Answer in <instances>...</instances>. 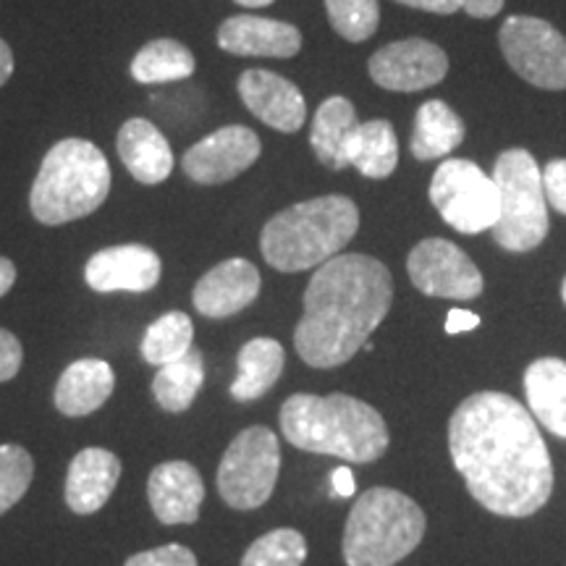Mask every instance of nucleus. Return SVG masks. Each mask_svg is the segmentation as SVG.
I'll use <instances>...</instances> for the list:
<instances>
[{
    "label": "nucleus",
    "mask_w": 566,
    "mask_h": 566,
    "mask_svg": "<svg viewBox=\"0 0 566 566\" xmlns=\"http://www.w3.org/2000/svg\"><path fill=\"white\" fill-rule=\"evenodd\" d=\"M420 504L394 488H370L352 506L344 530L346 566H394L420 546Z\"/></svg>",
    "instance_id": "423d86ee"
},
{
    "label": "nucleus",
    "mask_w": 566,
    "mask_h": 566,
    "mask_svg": "<svg viewBox=\"0 0 566 566\" xmlns=\"http://www.w3.org/2000/svg\"><path fill=\"white\" fill-rule=\"evenodd\" d=\"M467 137V126L462 116L446 101H424L417 108L412 139L409 150L415 160H446L462 145Z\"/></svg>",
    "instance_id": "5701e85b"
},
{
    "label": "nucleus",
    "mask_w": 566,
    "mask_h": 566,
    "mask_svg": "<svg viewBox=\"0 0 566 566\" xmlns=\"http://www.w3.org/2000/svg\"><path fill=\"white\" fill-rule=\"evenodd\" d=\"M357 231V202L344 195H323L275 212L260 233V252L279 273L313 271L334 260Z\"/></svg>",
    "instance_id": "20e7f679"
},
{
    "label": "nucleus",
    "mask_w": 566,
    "mask_h": 566,
    "mask_svg": "<svg viewBox=\"0 0 566 566\" xmlns=\"http://www.w3.org/2000/svg\"><path fill=\"white\" fill-rule=\"evenodd\" d=\"M122 478V462L108 449H82L66 472V504L74 514H95L108 504Z\"/></svg>",
    "instance_id": "6ab92c4d"
},
{
    "label": "nucleus",
    "mask_w": 566,
    "mask_h": 566,
    "mask_svg": "<svg viewBox=\"0 0 566 566\" xmlns=\"http://www.w3.org/2000/svg\"><path fill=\"white\" fill-rule=\"evenodd\" d=\"M160 275V254L145 244L105 247L84 265V281L97 294H145L158 286Z\"/></svg>",
    "instance_id": "4468645a"
},
{
    "label": "nucleus",
    "mask_w": 566,
    "mask_h": 566,
    "mask_svg": "<svg viewBox=\"0 0 566 566\" xmlns=\"http://www.w3.org/2000/svg\"><path fill=\"white\" fill-rule=\"evenodd\" d=\"M499 51L522 82L537 90H566V38L541 17L512 13L499 30Z\"/></svg>",
    "instance_id": "9d476101"
},
{
    "label": "nucleus",
    "mask_w": 566,
    "mask_h": 566,
    "mask_svg": "<svg viewBox=\"0 0 566 566\" xmlns=\"http://www.w3.org/2000/svg\"><path fill=\"white\" fill-rule=\"evenodd\" d=\"M506 0H462V11L472 19H493L504 11Z\"/></svg>",
    "instance_id": "4c0bfd02"
},
{
    "label": "nucleus",
    "mask_w": 566,
    "mask_h": 566,
    "mask_svg": "<svg viewBox=\"0 0 566 566\" xmlns=\"http://www.w3.org/2000/svg\"><path fill=\"white\" fill-rule=\"evenodd\" d=\"M147 499L160 525H195L205 501L200 470L181 459L158 464L147 480Z\"/></svg>",
    "instance_id": "a211bd4d"
},
{
    "label": "nucleus",
    "mask_w": 566,
    "mask_h": 566,
    "mask_svg": "<svg viewBox=\"0 0 566 566\" xmlns=\"http://www.w3.org/2000/svg\"><path fill=\"white\" fill-rule=\"evenodd\" d=\"M307 558V541L292 527L271 530L247 548L242 566H302Z\"/></svg>",
    "instance_id": "7c9ffc66"
},
{
    "label": "nucleus",
    "mask_w": 566,
    "mask_h": 566,
    "mask_svg": "<svg viewBox=\"0 0 566 566\" xmlns=\"http://www.w3.org/2000/svg\"><path fill=\"white\" fill-rule=\"evenodd\" d=\"M359 118L357 108L349 97L331 95L315 111L313 129H310V147H313L315 158L331 171H344L346 163V145H349L354 129H357Z\"/></svg>",
    "instance_id": "b1692460"
},
{
    "label": "nucleus",
    "mask_w": 566,
    "mask_h": 566,
    "mask_svg": "<svg viewBox=\"0 0 566 566\" xmlns=\"http://www.w3.org/2000/svg\"><path fill=\"white\" fill-rule=\"evenodd\" d=\"M346 163L357 168L365 179H388L399 166V139H396L394 124L386 118L359 122L346 145Z\"/></svg>",
    "instance_id": "a878e982"
},
{
    "label": "nucleus",
    "mask_w": 566,
    "mask_h": 566,
    "mask_svg": "<svg viewBox=\"0 0 566 566\" xmlns=\"http://www.w3.org/2000/svg\"><path fill=\"white\" fill-rule=\"evenodd\" d=\"M195 323L187 313L171 310V313L160 315L158 321L147 325L145 336H142V357L147 365L163 367L181 359L184 354L195 349Z\"/></svg>",
    "instance_id": "c85d7f7f"
},
{
    "label": "nucleus",
    "mask_w": 566,
    "mask_h": 566,
    "mask_svg": "<svg viewBox=\"0 0 566 566\" xmlns=\"http://www.w3.org/2000/svg\"><path fill=\"white\" fill-rule=\"evenodd\" d=\"M562 302L566 304V279H564V283H562Z\"/></svg>",
    "instance_id": "37998d69"
},
{
    "label": "nucleus",
    "mask_w": 566,
    "mask_h": 566,
    "mask_svg": "<svg viewBox=\"0 0 566 566\" xmlns=\"http://www.w3.org/2000/svg\"><path fill=\"white\" fill-rule=\"evenodd\" d=\"M21 363H24V349H21V342L11 331L0 328V384L17 378L21 370Z\"/></svg>",
    "instance_id": "f704fd0d"
},
{
    "label": "nucleus",
    "mask_w": 566,
    "mask_h": 566,
    "mask_svg": "<svg viewBox=\"0 0 566 566\" xmlns=\"http://www.w3.org/2000/svg\"><path fill=\"white\" fill-rule=\"evenodd\" d=\"M394 3L407 6V9L438 13V17H451V13L462 11V0H394Z\"/></svg>",
    "instance_id": "c9c22d12"
},
{
    "label": "nucleus",
    "mask_w": 566,
    "mask_h": 566,
    "mask_svg": "<svg viewBox=\"0 0 566 566\" xmlns=\"http://www.w3.org/2000/svg\"><path fill=\"white\" fill-rule=\"evenodd\" d=\"M118 158L134 179L145 187H158L174 174V150L166 134L147 118H129L116 134Z\"/></svg>",
    "instance_id": "aec40b11"
},
{
    "label": "nucleus",
    "mask_w": 566,
    "mask_h": 566,
    "mask_svg": "<svg viewBox=\"0 0 566 566\" xmlns=\"http://www.w3.org/2000/svg\"><path fill=\"white\" fill-rule=\"evenodd\" d=\"M331 485H334V493L342 495V499H349V495L357 491V483H354L349 467H336L334 475H331Z\"/></svg>",
    "instance_id": "58836bf2"
},
{
    "label": "nucleus",
    "mask_w": 566,
    "mask_h": 566,
    "mask_svg": "<svg viewBox=\"0 0 566 566\" xmlns=\"http://www.w3.org/2000/svg\"><path fill=\"white\" fill-rule=\"evenodd\" d=\"M237 6H242V9H268V6H273L275 0H233Z\"/></svg>",
    "instance_id": "79ce46f5"
},
{
    "label": "nucleus",
    "mask_w": 566,
    "mask_h": 566,
    "mask_svg": "<svg viewBox=\"0 0 566 566\" xmlns=\"http://www.w3.org/2000/svg\"><path fill=\"white\" fill-rule=\"evenodd\" d=\"M195 53L174 38H158L147 42L129 63L132 80L139 84L184 82L195 74Z\"/></svg>",
    "instance_id": "bb28decb"
},
{
    "label": "nucleus",
    "mask_w": 566,
    "mask_h": 566,
    "mask_svg": "<svg viewBox=\"0 0 566 566\" xmlns=\"http://www.w3.org/2000/svg\"><path fill=\"white\" fill-rule=\"evenodd\" d=\"M543 189H546L548 208L566 216V158H554L543 168Z\"/></svg>",
    "instance_id": "72a5a7b5"
},
{
    "label": "nucleus",
    "mask_w": 566,
    "mask_h": 566,
    "mask_svg": "<svg viewBox=\"0 0 566 566\" xmlns=\"http://www.w3.org/2000/svg\"><path fill=\"white\" fill-rule=\"evenodd\" d=\"M525 396L530 415L546 430L566 438V363L556 357L535 359L525 370Z\"/></svg>",
    "instance_id": "4be33fe9"
},
{
    "label": "nucleus",
    "mask_w": 566,
    "mask_h": 566,
    "mask_svg": "<svg viewBox=\"0 0 566 566\" xmlns=\"http://www.w3.org/2000/svg\"><path fill=\"white\" fill-rule=\"evenodd\" d=\"M428 197L451 229L467 237L491 231L499 221V187L475 160L446 158L430 179Z\"/></svg>",
    "instance_id": "6e6552de"
},
{
    "label": "nucleus",
    "mask_w": 566,
    "mask_h": 566,
    "mask_svg": "<svg viewBox=\"0 0 566 566\" xmlns=\"http://www.w3.org/2000/svg\"><path fill=\"white\" fill-rule=\"evenodd\" d=\"M493 181L499 187V221L491 229L506 252H533L546 242L551 218L543 189V168L525 147H512L495 158Z\"/></svg>",
    "instance_id": "0eeeda50"
},
{
    "label": "nucleus",
    "mask_w": 566,
    "mask_h": 566,
    "mask_svg": "<svg viewBox=\"0 0 566 566\" xmlns=\"http://www.w3.org/2000/svg\"><path fill=\"white\" fill-rule=\"evenodd\" d=\"M370 80L388 92H422L449 74V53L436 42L407 38L388 42L367 61Z\"/></svg>",
    "instance_id": "f8f14e48"
},
{
    "label": "nucleus",
    "mask_w": 566,
    "mask_h": 566,
    "mask_svg": "<svg viewBox=\"0 0 566 566\" xmlns=\"http://www.w3.org/2000/svg\"><path fill=\"white\" fill-rule=\"evenodd\" d=\"M328 24L346 42H367L380 27L378 0H325Z\"/></svg>",
    "instance_id": "c756f323"
},
{
    "label": "nucleus",
    "mask_w": 566,
    "mask_h": 566,
    "mask_svg": "<svg viewBox=\"0 0 566 566\" xmlns=\"http://www.w3.org/2000/svg\"><path fill=\"white\" fill-rule=\"evenodd\" d=\"M113 388H116V375L105 359H76L55 384V409L66 417H87L111 399Z\"/></svg>",
    "instance_id": "412c9836"
},
{
    "label": "nucleus",
    "mask_w": 566,
    "mask_h": 566,
    "mask_svg": "<svg viewBox=\"0 0 566 566\" xmlns=\"http://www.w3.org/2000/svg\"><path fill=\"white\" fill-rule=\"evenodd\" d=\"M13 66H17V61H13V51L9 48V42L0 40V87L11 80Z\"/></svg>",
    "instance_id": "ea45409f"
},
{
    "label": "nucleus",
    "mask_w": 566,
    "mask_h": 566,
    "mask_svg": "<svg viewBox=\"0 0 566 566\" xmlns=\"http://www.w3.org/2000/svg\"><path fill=\"white\" fill-rule=\"evenodd\" d=\"M281 433L310 454L357 464L378 462L391 441L378 409L346 394L289 396L281 407Z\"/></svg>",
    "instance_id": "7ed1b4c3"
},
{
    "label": "nucleus",
    "mask_w": 566,
    "mask_h": 566,
    "mask_svg": "<svg viewBox=\"0 0 566 566\" xmlns=\"http://www.w3.org/2000/svg\"><path fill=\"white\" fill-rule=\"evenodd\" d=\"M286 352L275 338L260 336L247 342L237 357V378L231 384V396L237 401H258L279 384Z\"/></svg>",
    "instance_id": "393cba45"
},
{
    "label": "nucleus",
    "mask_w": 566,
    "mask_h": 566,
    "mask_svg": "<svg viewBox=\"0 0 566 566\" xmlns=\"http://www.w3.org/2000/svg\"><path fill=\"white\" fill-rule=\"evenodd\" d=\"M407 273L417 292L438 300H478L485 289L483 273L470 254L441 237L415 244L407 258Z\"/></svg>",
    "instance_id": "9b49d317"
},
{
    "label": "nucleus",
    "mask_w": 566,
    "mask_h": 566,
    "mask_svg": "<svg viewBox=\"0 0 566 566\" xmlns=\"http://www.w3.org/2000/svg\"><path fill=\"white\" fill-rule=\"evenodd\" d=\"M202 384L205 357L200 349H192L176 363L158 367V375L153 378V396L166 412L181 415L195 405Z\"/></svg>",
    "instance_id": "cd10ccee"
},
{
    "label": "nucleus",
    "mask_w": 566,
    "mask_h": 566,
    "mask_svg": "<svg viewBox=\"0 0 566 566\" xmlns=\"http://www.w3.org/2000/svg\"><path fill=\"white\" fill-rule=\"evenodd\" d=\"M124 566H200L197 556L181 543H166V546L134 554Z\"/></svg>",
    "instance_id": "473e14b6"
},
{
    "label": "nucleus",
    "mask_w": 566,
    "mask_h": 566,
    "mask_svg": "<svg viewBox=\"0 0 566 566\" xmlns=\"http://www.w3.org/2000/svg\"><path fill=\"white\" fill-rule=\"evenodd\" d=\"M13 283H17V265L9 258H0V296L9 294Z\"/></svg>",
    "instance_id": "a19ab883"
},
{
    "label": "nucleus",
    "mask_w": 566,
    "mask_h": 566,
    "mask_svg": "<svg viewBox=\"0 0 566 566\" xmlns=\"http://www.w3.org/2000/svg\"><path fill=\"white\" fill-rule=\"evenodd\" d=\"M244 108L281 134H296L307 122V101L292 80L268 69H247L237 82Z\"/></svg>",
    "instance_id": "2eb2a0df"
},
{
    "label": "nucleus",
    "mask_w": 566,
    "mask_h": 566,
    "mask_svg": "<svg viewBox=\"0 0 566 566\" xmlns=\"http://www.w3.org/2000/svg\"><path fill=\"white\" fill-rule=\"evenodd\" d=\"M449 451L472 499L499 516H530L548 504L554 467L535 417L509 394L467 396L449 422Z\"/></svg>",
    "instance_id": "f257e3e1"
},
{
    "label": "nucleus",
    "mask_w": 566,
    "mask_h": 566,
    "mask_svg": "<svg viewBox=\"0 0 566 566\" xmlns=\"http://www.w3.org/2000/svg\"><path fill=\"white\" fill-rule=\"evenodd\" d=\"M260 153H263V142H260L258 132H252L250 126L231 124L195 142L184 153L181 168L187 179L195 184L218 187V184H229L237 176L250 171Z\"/></svg>",
    "instance_id": "ddd939ff"
},
{
    "label": "nucleus",
    "mask_w": 566,
    "mask_h": 566,
    "mask_svg": "<svg viewBox=\"0 0 566 566\" xmlns=\"http://www.w3.org/2000/svg\"><path fill=\"white\" fill-rule=\"evenodd\" d=\"M260 286H263V279L258 268L244 258H231L210 268L195 283L192 304L200 315L223 321L250 307L258 300Z\"/></svg>",
    "instance_id": "f3484780"
},
{
    "label": "nucleus",
    "mask_w": 566,
    "mask_h": 566,
    "mask_svg": "<svg viewBox=\"0 0 566 566\" xmlns=\"http://www.w3.org/2000/svg\"><path fill=\"white\" fill-rule=\"evenodd\" d=\"M34 480V459L24 446H0V514H6L24 499Z\"/></svg>",
    "instance_id": "2f4dec72"
},
{
    "label": "nucleus",
    "mask_w": 566,
    "mask_h": 566,
    "mask_svg": "<svg viewBox=\"0 0 566 566\" xmlns=\"http://www.w3.org/2000/svg\"><path fill=\"white\" fill-rule=\"evenodd\" d=\"M218 48L247 59H294L302 51V32L294 24L258 13H233L218 27Z\"/></svg>",
    "instance_id": "dca6fc26"
},
{
    "label": "nucleus",
    "mask_w": 566,
    "mask_h": 566,
    "mask_svg": "<svg viewBox=\"0 0 566 566\" xmlns=\"http://www.w3.org/2000/svg\"><path fill=\"white\" fill-rule=\"evenodd\" d=\"M394 302L391 271L370 254H336L317 268L304 292V315L294 346L317 370H331L357 354L386 321Z\"/></svg>",
    "instance_id": "f03ea898"
},
{
    "label": "nucleus",
    "mask_w": 566,
    "mask_h": 566,
    "mask_svg": "<svg viewBox=\"0 0 566 566\" xmlns=\"http://www.w3.org/2000/svg\"><path fill=\"white\" fill-rule=\"evenodd\" d=\"M281 470V446L273 430L252 424L226 449L218 467V493L231 509L250 512L268 504Z\"/></svg>",
    "instance_id": "1a4fd4ad"
},
{
    "label": "nucleus",
    "mask_w": 566,
    "mask_h": 566,
    "mask_svg": "<svg viewBox=\"0 0 566 566\" xmlns=\"http://www.w3.org/2000/svg\"><path fill=\"white\" fill-rule=\"evenodd\" d=\"M478 325H480V315L472 313V310L454 307V310H449V315H446V334H449V336L467 334V331H475Z\"/></svg>",
    "instance_id": "e433bc0d"
},
{
    "label": "nucleus",
    "mask_w": 566,
    "mask_h": 566,
    "mask_svg": "<svg viewBox=\"0 0 566 566\" xmlns=\"http://www.w3.org/2000/svg\"><path fill=\"white\" fill-rule=\"evenodd\" d=\"M111 179L108 158L90 139L55 142L32 184L30 210L34 221L63 226L92 216L108 200Z\"/></svg>",
    "instance_id": "39448f33"
}]
</instances>
